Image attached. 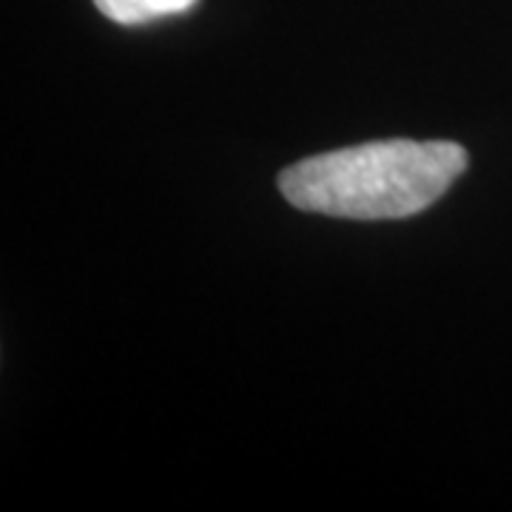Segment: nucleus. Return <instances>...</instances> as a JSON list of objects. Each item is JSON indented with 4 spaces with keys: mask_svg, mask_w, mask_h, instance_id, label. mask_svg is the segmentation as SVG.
<instances>
[{
    "mask_svg": "<svg viewBox=\"0 0 512 512\" xmlns=\"http://www.w3.org/2000/svg\"><path fill=\"white\" fill-rule=\"evenodd\" d=\"M467 168L450 140H384L299 160L279 174V191L299 211L342 220H404L444 197Z\"/></svg>",
    "mask_w": 512,
    "mask_h": 512,
    "instance_id": "1",
    "label": "nucleus"
},
{
    "mask_svg": "<svg viewBox=\"0 0 512 512\" xmlns=\"http://www.w3.org/2000/svg\"><path fill=\"white\" fill-rule=\"evenodd\" d=\"M197 0H94V6L114 23L123 26H137L148 20L168 18L188 12Z\"/></svg>",
    "mask_w": 512,
    "mask_h": 512,
    "instance_id": "2",
    "label": "nucleus"
}]
</instances>
